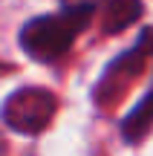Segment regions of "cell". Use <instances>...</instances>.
<instances>
[{"label": "cell", "instance_id": "obj_1", "mask_svg": "<svg viewBox=\"0 0 153 156\" xmlns=\"http://www.w3.org/2000/svg\"><path fill=\"white\" fill-rule=\"evenodd\" d=\"M96 12V3H64L58 12L29 17L17 32V44L32 61L52 64L69 52V46L90 26Z\"/></svg>", "mask_w": 153, "mask_h": 156}, {"label": "cell", "instance_id": "obj_2", "mask_svg": "<svg viewBox=\"0 0 153 156\" xmlns=\"http://www.w3.org/2000/svg\"><path fill=\"white\" fill-rule=\"evenodd\" d=\"M58 110V98L46 87H17L0 104V119L12 133L38 136L52 124Z\"/></svg>", "mask_w": 153, "mask_h": 156}, {"label": "cell", "instance_id": "obj_3", "mask_svg": "<svg viewBox=\"0 0 153 156\" xmlns=\"http://www.w3.org/2000/svg\"><path fill=\"white\" fill-rule=\"evenodd\" d=\"M150 55H153V29H142L136 44L107 64V69L101 73L96 90H92V101H96L98 107H110L139 75H142V69H144V64H148Z\"/></svg>", "mask_w": 153, "mask_h": 156}, {"label": "cell", "instance_id": "obj_4", "mask_svg": "<svg viewBox=\"0 0 153 156\" xmlns=\"http://www.w3.org/2000/svg\"><path fill=\"white\" fill-rule=\"evenodd\" d=\"M150 130H153V87L136 101V107L121 119V139L130 142V145H139Z\"/></svg>", "mask_w": 153, "mask_h": 156}, {"label": "cell", "instance_id": "obj_5", "mask_svg": "<svg viewBox=\"0 0 153 156\" xmlns=\"http://www.w3.org/2000/svg\"><path fill=\"white\" fill-rule=\"evenodd\" d=\"M98 12H101V32L104 35H119L130 23H136L142 17L144 6L136 3V0H110Z\"/></svg>", "mask_w": 153, "mask_h": 156}, {"label": "cell", "instance_id": "obj_6", "mask_svg": "<svg viewBox=\"0 0 153 156\" xmlns=\"http://www.w3.org/2000/svg\"><path fill=\"white\" fill-rule=\"evenodd\" d=\"M6 153H9V145H6V139L0 136V156H6Z\"/></svg>", "mask_w": 153, "mask_h": 156}]
</instances>
